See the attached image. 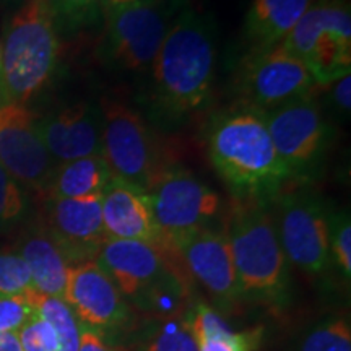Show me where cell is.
I'll return each mask as SVG.
<instances>
[{"instance_id": "36", "label": "cell", "mask_w": 351, "mask_h": 351, "mask_svg": "<svg viewBox=\"0 0 351 351\" xmlns=\"http://www.w3.org/2000/svg\"><path fill=\"white\" fill-rule=\"evenodd\" d=\"M23 3V0H0V7L2 8H16Z\"/></svg>"}, {"instance_id": "4", "label": "cell", "mask_w": 351, "mask_h": 351, "mask_svg": "<svg viewBox=\"0 0 351 351\" xmlns=\"http://www.w3.org/2000/svg\"><path fill=\"white\" fill-rule=\"evenodd\" d=\"M226 236L244 300L282 309L291 300L289 262L276 236L267 204L238 200Z\"/></svg>"}, {"instance_id": "35", "label": "cell", "mask_w": 351, "mask_h": 351, "mask_svg": "<svg viewBox=\"0 0 351 351\" xmlns=\"http://www.w3.org/2000/svg\"><path fill=\"white\" fill-rule=\"evenodd\" d=\"M137 2V0H99V8H101V16L106 15V13L117 10V8L130 5V3Z\"/></svg>"}, {"instance_id": "8", "label": "cell", "mask_w": 351, "mask_h": 351, "mask_svg": "<svg viewBox=\"0 0 351 351\" xmlns=\"http://www.w3.org/2000/svg\"><path fill=\"white\" fill-rule=\"evenodd\" d=\"M173 3L168 0H137L103 15V59L119 70H150L171 25Z\"/></svg>"}, {"instance_id": "20", "label": "cell", "mask_w": 351, "mask_h": 351, "mask_svg": "<svg viewBox=\"0 0 351 351\" xmlns=\"http://www.w3.org/2000/svg\"><path fill=\"white\" fill-rule=\"evenodd\" d=\"M311 3L313 0H252L243 26L249 51L282 44Z\"/></svg>"}, {"instance_id": "7", "label": "cell", "mask_w": 351, "mask_h": 351, "mask_svg": "<svg viewBox=\"0 0 351 351\" xmlns=\"http://www.w3.org/2000/svg\"><path fill=\"white\" fill-rule=\"evenodd\" d=\"M304 62L320 86L351 70V7L348 0H313L282 43Z\"/></svg>"}, {"instance_id": "24", "label": "cell", "mask_w": 351, "mask_h": 351, "mask_svg": "<svg viewBox=\"0 0 351 351\" xmlns=\"http://www.w3.org/2000/svg\"><path fill=\"white\" fill-rule=\"evenodd\" d=\"M29 210L28 191L0 165V231L23 221Z\"/></svg>"}, {"instance_id": "11", "label": "cell", "mask_w": 351, "mask_h": 351, "mask_svg": "<svg viewBox=\"0 0 351 351\" xmlns=\"http://www.w3.org/2000/svg\"><path fill=\"white\" fill-rule=\"evenodd\" d=\"M241 101L258 112L314 96L319 82L311 69L283 44L249 51L238 72Z\"/></svg>"}, {"instance_id": "27", "label": "cell", "mask_w": 351, "mask_h": 351, "mask_svg": "<svg viewBox=\"0 0 351 351\" xmlns=\"http://www.w3.org/2000/svg\"><path fill=\"white\" fill-rule=\"evenodd\" d=\"M32 275L15 251L0 252V295L23 296L33 291Z\"/></svg>"}, {"instance_id": "37", "label": "cell", "mask_w": 351, "mask_h": 351, "mask_svg": "<svg viewBox=\"0 0 351 351\" xmlns=\"http://www.w3.org/2000/svg\"><path fill=\"white\" fill-rule=\"evenodd\" d=\"M0 70H2V43H0ZM0 103H2V96H0Z\"/></svg>"}, {"instance_id": "33", "label": "cell", "mask_w": 351, "mask_h": 351, "mask_svg": "<svg viewBox=\"0 0 351 351\" xmlns=\"http://www.w3.org/2000/svg\"><path fill=\"white\" fill-rule=\"evenodd\" d=\"M78 351H121V350L112 348L111 345H108L99 333L90 330V328L86 327H82L80 346H78Z\"/></svg>"}, {"instance_id": "14", "label": "cell", "mask_w": 351, "mask_h": 351, "mask_svg": "<svg viewBox=\"0 0 351 351\" xmlns=\"http://www.w3.org/2000/svg\"><path fill=\"white\" fill-rule=\"evenodd\" d=\"M174 247L181 254L191 278L207 291L218 313H232L244 300L226 231L213 226L189 232Z\"/></svg>"}, {"instance_id": "12", "label": "cell", "mask_w": 351, "mask_h": 351, "mask_svg": "<svg viewBox=\"0 0 351 351\" xmlns=\"http://www.w3.org/2000/svg\"><path fill=\"white\" fill-rule=\"evenodd\" d=\"M293 182H306L319 173L330 147V125L314 96L261 112Z\"/></svg>"}, {"instance_id": "22", "label": "cell", "mask_w": 351, "mask_h": 351, "mask_svg": "<svg viewBox=\"0 0 351 351\" xmlns=\"http://www.w3.org/2000/svg\"><path fill=\"white\" fill-rule=\"evenodd\" d=\"M28 298L34 314L47 320L54 328L57 341H59V351H78L82 326L67 302L62 298L41 295L34 289Z\"/></svg>"}, {"instance_id": "9", "label": "cell", "mask_w": 351, "mask_h": 351, "mask_svg": "<svg viewBox=\"0 0 351 351\" xmlns=\"http://www.w3.org/2000/svg\"><path fill=\"white\" fill-rule=\"evenodd\" d=\"M276 236L288 262L302 274L322 276L332 269L328 210L313 192H283L274 200Z\"/></svg>"}, {"instance_id": "5", "label": "cell", "mask_w": 351, "mask_h": 351, "mask_svg": "<svg viewBox=\"0 0 351 351\" xmlns=\"http://www.w3.org/2000/svg\"><path fill=\"white\" fill-rule=\"evenodd\" d=\"M59 54V19L51 0H23L3 34L2 101L28 104L54 75Z\"/></svg>"}, {"instance_id": "31", "label": "cell", "mask_w": 351, "mask_h": 351, "mask_svg": "<svg viewBox=\"0 0 351 351\" xmlns=\"http://www.w3.org/2000/svg\"><path fill=\"white\" fill-rule=\"evenodd\" d=\"M262 340V328L234 332L221 339L205 340L199 343V351H256Z\"/></svg>"}, {"instance_id": "29", "label": "cell", "mask_w": 351, "mask_h": 351, "mask_svg": "<svg viewBox=\"0 0 351 351\" xmlns=\"http://www.w3.org/2000/svg\"><path fill=\"white\" fill-rule=\"evenodd\" d=\"M23 351H59V341L51 324L38 314L16 332Z\"/></svg>"}, {"instance_id": "16", "label": "cell", "mask_w": 351, "mask_h": 351, "mask_svg": "<svg viewBox=\"0 0 351 351\" xmlns=\"http://www.w3.org/2000/svg\"><path fill=\"white\" fill-rule=\"evenodd\" d=\"M101 195L44 200L43 219L39 223L62 249L72 267L96 261L99 249L108 239Z\"/></svg>"}, {"instance_id": "34", "label": "cell", "mask_w": 351, "mask_h": 351, "mask_svg": "<svg viewBox=\"0 0 351 351\" xmlns=\"http://www.w3.org/2000/svg\"><path fill=\"white\" fill-rule=\"evenodd\" d=\"M0 351H23L19 335L12 332H0Z\"/></svg>"}, {"instance_id": "2", "label": "cell", "mask_w": 351, "mask_h": 351, "mask_svg": "<svg viewBox=\"0 0 351 351\" xmlns=\"http://www.w3.org/2000/svg\"><path fill=\"white\" fill-rule=\"evenodd\" d=\"M215 64L213 21L186 8L171 21L150 69L153 103L161 116L176 122L204 109L212 96Z\"/></svg>"}, {"instance_id": "32", "label": "cell", "mask_w": 351, "mask_h": 351, "mask_svg": "<svg viewBox=\"0 0 351 351\" xmlns=\"http://www.w3.org/2000/svg\"><path fill=\"white\" fill-rule=\"evenodd\" d=\"M328 86V99H330L333 109L341 116H350L351 111V72L345 73L330 83Z\"/></svg>"}, {"instance_id": "6", "label": "cell", "mask_w": 351, "mask_h": 351, "mask_svg": "<svg viewBox=\"0 0 351 351\" xmlns=\"http://www.w3.org/2000/svg\"><path fill=\"white\" fill-rule=\"evenodd\" d=\"M101 156L112 176L148 192L173 163L140 112L116 99L101 101Z\"/></svg>"}, {"instance_id": "3", "label": "cell", "mask_w": 351, "mask_h": 351, "mask_svg": "<svg viewBox=\"0 0 351 351\" xmlns=\"http://www.w3.org/2000/svg\"><path fill=\"white\" fill-rule=\"evenodd\" d=\"M96 262L124 300L142 313L158 319L184 314L194 280L178 249L143 241L106 239Z\"/></svg>"}, {"instance_id": "19", "label": "cell", "mask_w": 351, "mask_h": 351, "mask_svg": "<svg viewBox=\"0 0 351 351\" xmlns=\"http://www.w3.org/2000/svg\"><path fill=\"white\" fill-rule=\"evenodd\" d=\"M15 252L28 267L34 291L64 300L69 270L72 265L41 223L21 234Z\"/></svg>"}, {"instance_id": "17", "label": "cell", "mask_w": 351, "mask_h": 351, "mask_svg": "<svg viewBox=\"0 0 351 351\" xmlns=\"http://www.w3.org/2000/svg\"><path fill=\"white\" fill-rule=\"evenodd\" d=\"M38 125L56 165L101 155V111L95 104H70L38 119Z\"/></svg>"}, {"instance_id": "18", "label": "cell", "mask_w": 351, "mask_h": 351, "mask_svg": "<svg viewBox=\"0 0 351 351\" xmlns=\"http://www.w3.org/2000/svg\"><path fill=\"white\" fill-rule=\"evenodd\" d=\"M101 212L108 239L161 243L147 192L132 184L112 178L101 195Z\"/></svg>"}, {"instance_id": "21", "label": "cell", "mask_w": 351, "mask_h": 351, "mask_svg": "<svg viewBox=\"0 0 351 351\" xmlns=\"http://www.w3.org/2000/svg\"><path fill=\"white\" fill-rule=\"evenodd\" d=\"M112 173L101 155L59 163L43 194L46 199H83L101 195L112 181Z\"/></svg>"}, {"instance_id": "23", "label": "cell", "mask_w": 351, "mask_h": 351, "mask_svg": "<svg viewBox=\"0 0 351 351\" xmlns=\"http://www.w3.org/2000/svg\"><path fill=\"white\" fill-rule=\"evenodd\" d=\"M145 351H199L191 332L189 315L161 319V326L153 333Z\"/></svg>"}, {"instance_id": "1", "label": "cell", "mask_w": 351, "mask_h": 351, "mask_svg": "<svg viewBox=\"0 0 351 351\" xmlns=\"http://www.w3.org/2000/svg\"><path fill=\"white\" fill-rule=\"evenodd\" d=\"M213 169L238 200L274 202L293 178L256 109L239 108L213 117L207 132Z\"/></svg>"}, {"instance_id": "28", "label": "cell", "mask_w": 351, "mask_h": 351, "mask_svg": "<svg viewBox=\"0 0 351 351\" xmlns=\"http://www.w3.org/2000/svg\"><path fill=\"white\" fill-rule=\"evenodd\" d=\"M59 23L70 29L93 25L101 16L99 0H51Z\"/></svg>"}, {"instance_id": "25", "label": "cell", "mask_w": 351, "mask_h": 351, "mask_svg": "<svg viewBox=\"0 0 351 351\" xmlns=\"http://www.w3.org/2000/svg\"><path fill=\"white\" fill-rule=\"evenodd\" d=\"M300 351H351V330L343 319H328L307 332Z\"/></svg>"}, {"instance_id": "13", "label": "cell", "mask_w": 351, "mask_h": 351, "mask_svg": "<svg viewBox=\"0 0 351 351\" xmlns=\"http://www.w3.org/2000/svg\"><path fill=\"white\" fill-rule=\"evenodd\" d=\"M0 165L26 191L43 197L57 165L43 142L38 117L26 104L0 103Z\"/></svg>"}, {"instance_id": "30", "label": "cell", "mask_w": 351, "mask_h": 351, "mask_svg": "<svg viewBox=\"0 0 351 351\" xmlns=\"http://www.w3.org/2000/svg\"><path fill=\"white\" fill-rule=\"evenodd\" d=\"M28 295H0V332L16 333L29 319L33 317L34 311L32 302H29Z\"/></svg>"}, {"instance_id": "26", "label": "cell", "mask_w": 351, "mask_h": 351, "mask_svg": "<svg viewBox=\"0 0 351 351\" xmlns=\"http://www.w3.org/2000/svg\"><path fill=\"white\" fill-rule=\"evenodd\" d=\"M330 231V256L333 265H337L346 282L351 276V221L348 210L332 212L328 217Z\"/></svg>"}, {"instance_id": "10", "label": "cell", "mask_w": 351, "mask_h": 351, "mask_svg": "<svg viewBox=\"0 0 351 351\" xmlns=\"http://www.w3.org/2000/svg\"><path fill=\"white\" fill-rule=\"evenodd\" d=\"M153 217L161 232L158 245L174 247L189 232L213 226L223 208L221 197L182 166L173 165L148 189Z\"/></svg>"}, {"instance_id": "38", "label": "cell", "mask_w": 351, "mask_h": 351, "mask_svg": "<svg viewBox=\"0 0 351 351\" xmlns=\"http://www.w3.org/2000/svg\"><path fill=\"white\" fill-rule=\"evenodd\" d=\"M168 2H171V3H173V5L176 7V5H178L179 2H181V0H168Z\"/></svg>"}, {"instance_id": "15", "label": "cell", "mask_w": 351, "mask_h": 351, "mask_svg": "<svg viewBox=\"0 0 351 351\" xmlns=\"http://www.w3.org/2000/svg\"><path fill=\"white\" fill-rule=\"evenodd\" d=\"M64 301L82 327L99 335L124 328L132 319L130 304L96 261L70 267Z\"/></svg>"}]
</instances>
